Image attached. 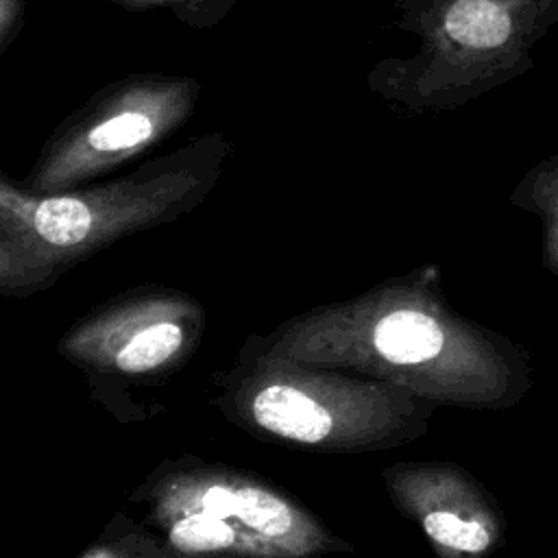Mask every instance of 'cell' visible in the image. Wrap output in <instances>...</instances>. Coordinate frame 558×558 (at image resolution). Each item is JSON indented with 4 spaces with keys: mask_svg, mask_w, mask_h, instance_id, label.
Here are the masks:
<instances>
[{
    "mask_svg": "<svg viewBox=\"0 0 558 558\" xmlns=\"http://www.w3.org/2000/svg\"><path fill=\"white\" fill-rule=\"evenodd\" d=\"M240 353L349 371L436 408L510 410L534 386L532 353L460 314L425 264L248 336Z\"/></svg>",
    "mask_w": 558,
    "mask_h": 558,
    "instance_id": "obj_1",
    "label": "cell"
},
{
    "mask_svg": "<svg viewBox=\"0 0 558 558\" xmlns=\"http://www.w3.org/2000/svg\"><path fill=\"white\" fill-rule=\"evenodd\" d=\"M233 144L220 133L194 135L133 170L57 194H35L0 177V294L24 299L116 242L170 225L218 185Z\"/></svg>",
    "mask_w": 558,
    "mask_h": 558,
    "instance_id": "obj_2",
    "label": "cell"
},
{
    "mask_svg": "<svg viewBox=\"0 0 558 558\" xmlns=\"http://www.w3.org/2000/svg\"><path fill=\"white\" fill-rule=\"evenodd\" d=\"M214 408L257 440L312 453H373L425 436L436 405L349 371L240 353L214 377Z\"/></svg>",
    "mask_w": 558,
    "mask_h": 558,
    "instance_id": "obj_3",
    "label": "cell"
},
{
    "mask_svg": "<svg viewBox=\"0 0 558 558\" xmlns=\"http://www.w3.org/2000/svg\"><path fill=\"white\" fill-rule=\"evenodd\" d=\"M161 558H325L351 554L301 499L253 471L183 456L131 493Z\"/></svg>",
    "mask_w": 558,
    "mask_h": 558,
    "instance_id": "obj_4",
    "label": "cell"
},
{
    "mask_svg": "<svg viewBox=\"0 0 558 558\" xmlns=\"http://www.w3.org/2000/svg\"><path fill=\"white\" fill-rule=\"evenodd\" d=\"M190 74L131 72L100 85L44 142L22 185L57 194L150 153L190 122L201 98Z\"/></svg>",
    "mask_w": 558,
    "mask_h": 558,
    "instance_id": "obj_5",
    "label": "cell"
},
{
    "mask_svg": "<svg viewBox=\"0 0 558 558\" xmlns=\"http://www.w3.org/2000/svg\"><path fill=\"white\" fill-rule=\"evenodd\" d=\"M207 327L203 303L170 286H137L76 318L57 353L96 392L161 386L196 353Z\"/></svg>",
    "mask_w": 558,
    "mask_h": 558,
    "instance_id": "obj_6",
    "label": "cell"
},
{
    "mask_svg": "<svg viewBox=\"0 0 558 558\" xmlns=\"http://www.w3.org/2000/svg\"><path fill=\"white\" fill-rule=\"evenodd\" d=\"M395 510L412 521L436 558H490L506 543V517L493 493L449 460H403L381 471Z\"/></svg>",
    "mask_w": 558,
    "mask_h": 558,
    "instance_id": "obj_7",
    "label": "cell"
},
{
    "mask_svg": "<svg viewBox=\"0 0 558 558\" xmlns=\"http://www.w3.org/2000/svg\"><path fill=\"white\" fill-rule=\"evenodd\" d=\"M76 558H161V549L144 521L120 512Z\"/></svg>",
    "mask_w": 558,
    "mask_h": 558,
    "instance_id": "obj_8",
    "label": "cell"
},
{
    "mask_svg": "<svg viewBox=\"0 0 558 558\" xmlns=\"http://www.w3.org/2000/svg\"><path fill=\"white\" fill-rule=\"evenodd\" d=\"M235 2L238 0H111V4L124 11L163 9L177 22L194 31H207L225 22L233 11Z\"/></svg>",
    "mask_w": 558,
    "mask_h": 558,
    "instance_id": "obj_9",
    "label": "cell"
},
{
    "mask_svg": "<svg viewBox=\"0 0 558 558\" xmlns=\"http://www.w3.org/2000/svg\"><path fill=\"white\" fill-rule=\"evenodd\" d=\"M26 2L24 0H0V57L7 54L13 41L24 31Z\"/></svg>",
    "mask_w": 558,
    "mask_h": 558,
    "instance_id": "obj_10",
    "label": "cell"
}]
</instances>
